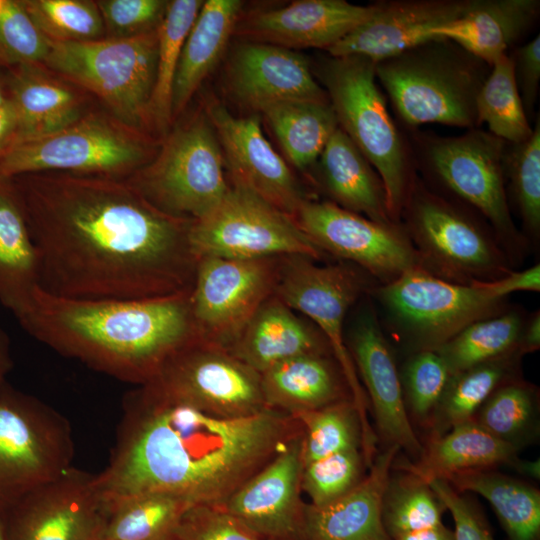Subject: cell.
<instances>
[{"label":"cell","mask_w":540,"mask_h":540,"mask_svg":"<svg viewBox=\"0 0 540 540\" xmlns=\"http://www.w3.org/2000/svg\"><path fill=\"white\" fill-rule=\"evenodd\" d=\"M478 126L485 123L488 132L506 143H519L532 133L520 98L513 63L506 54L490 67L476 97Z\"/></svg>","instance_id":"obj_39"},{"label":"cell","mask_w":540,"mask_h":540,"mask_svg":"<svg viewBox=\"0 0 540 540\" xmlns=\"http://www.w3.org/2000/svg\"><path fill=\"white\" fill-rule=\"evenodd\" d=\"M11 179L44 292L127 300L191 290L198 263L193 220L163 212L118 178L48 172Z\"/></svg>","instance_id":"obj_1"},{"label":"cell","mask_w":540,"mask_h":540,"mask_svg":"<svg viewBox=\"0 0 540 540\" xmlns=\"http://www.w3.org/2000/svg\"><path fill=\"white\" fill-rule=\"evenodd\" d=\"M2 505H0V540H5L4 522L2 517Z\"/></svg>","instance_id":"obj_60"},{"label":"cell","mask_w":540,"mask_h":540,"mask_svg":"<svg viewBox=\"0 0 540 540\" xmlns=\"http://www.w3.org/2000/svg\"><path fill=\"white\" fill-rule=\"evenodd\" d=\"M417 140L422 162L434 179L490 223L511 262L520 258L526 238L509 208L503 171L506 142L479 127L458 136L422 135Z\"/></svg>","instance_id":"obj_10"},{"label":"cell","mask_w":540,"mask_h":540,"mask_svg":"<svg viewBox=\"0 0 540 540\" xmlns=\"http://www.w3.org/2000/svg\"><path fill=\"white\" fill-rule=\"evenodd\" d=\"M40 288L36 246L11 178L0 177V303L20 319Z\"/></svg>","instance_id":"obj_30"},{"label":"cell","mask_w":540,"mask_h":540,"mask_svg":"<svg viewBox=\"0 0 540 540\" xmlns=\"http://www.w3.org/2000/svg\"><path fill=\"white\" fill-rule=\"evenodd\" d=\"M13 368L10 340L0 324V389L7 383V376Z\"/></svg>","instance_id":"obj_57"},{"label":"cell","mask_w":540,"mask_h":540,"mask_svg":"<svg viewBox=\"0 0 540 540\" xmlns=\"http://www.w3.org/2000/svg\"><path fill=\"white\" fill-rule=\"evenodd\" d=\"M526 319L520 310L507 309L469 324L434 351L443 359L450 375L514 353L520 354L519 342Z\"/></svg>","instance_id":"obj_38"},{"label":"cell","mask_w":540,"mask_h":540,"mask_svg":"<svg viewBox=\"0 0 540 540\" xmlns=\"http://www.w3.org/2000/svg\"><path fill=\"white\" fill-rule=\"evenodd\" d=\"M204 1L174 0L168 2L165 14L157 27L158 48L154 89L149 117L160 128L172 120V89L186 37Z\"/></svg>","instance_id":"obj_40"},{"label":"cell","mask_w":540,"mask_h":540,"mask_svg":"<svg viewBox=\"0 0 540 540\" xmlns=\"http://www.w3.org/2000/svg\"><path fill=\"white\" fill-rule=\"evenodd\" d=\"M190 292L146 299L83 300L54 296L39 288L18 322L59 354L141 386L176 353L200 340Z\"/></svg>","instance_id":"obj_3"},{"label":"cell","mask_w":540,"mask_h":540,"mask_svg":"<svg viewBox=\"0 0 540 540\" xmlns=\"http://www.w3.org/2000/svg\"><path fill=\"white\" fill-rule=\"evenodd\" d=\"M169 540H263L220 505H194Z\"/></svg>","instance_id":"obj_49"},{"label":"cell","mask_w":540,"mask_h":540,"mask_svg":"<svg viewBox=\"0 0 540 540\" xmlns=\"http://www.w3.org/2000/svg\"><path fill=\"white\" fill-rule=\"evenodd\" d=\"M539 9V0H473L464 15L433 35L491 67L533 26Z\"/></svg>","instance_id":"obj_27"},{"label":"cell","mask_w":540,"mask_h":540,"mask_svg":"<svg viewBox=\"0 0 540 540\" xmlns=\"http://www.w3.org/2000/svg\"><path fill=\"white\" fill-rule=\"evenodd\" d=\"M536 390L517 378L499 386L473 420L494 437L521 448L536 431Z\"/></svg>","instance_id":"obj_41"},{"label":"cell","mask_w":540,"mask_h":540,"mask_svg":"<svg viewBox=\"0 0 540 540\" xmlns=\"http://www.w3.org/2000/svg\"><path fill=\"white\" fill-rule=\"evenodd\" d=\"M500 298L519 291H540V265L534 264L521 271H510L504 276L487 282H478Z\"/></svg>","instance_id":"obj_53"},{"label":"cell","mask_w":540,"mask_h":540,"mask_svg":"<svg viewBox=\"0 0 540 540\" xmlns=\"http://www.w3.org/2000/svg\"><path fill=\"white\" fill-rule=\"evenodd\" d=\"M107 38H126L158 27L168 2L162 0L97 1Z\"/></svg>","instance_id":"obj_50"},{"label":"cell","mask_w":540,"mask_h":540,"mask_svg":"<svg viewBox=\"0 0 540 540\" xmlns=\"http://www.w3.org/2000/svg\"><path fill=\"white\" fill-rule=\"evenodd\" d=\"M206 115L217 135L231 184L249 190L293 218L308 198L265 138L259 118L234 116L215 101L207 105Z\"/></svg>","instance_id":"obj_20"},{"label":"cell","mask_w":540,"mask_h":540,"mask_svg":"<svg viewBox=\"0 0 540 540\" xmlns=\"http://www.w3.org/2000/svg\"><path fill=\"white\" fill-rule=\"evenodd\" d=\"M1 505V504H0Z\"/></svg>","instance_id":"obj_61"},{"label":"cell","mask_w":540,"mask_h":540,"mask_svg":"<svg viewBox=\"0 0 540 540\" xmlns=\"http://www.w3.org/2000/svg\"><path fill=\"white\" fill-rule=\"evenodd\" d=\"M224 164L212 124L198 116L173 131L157 157L128 181L163 212L197 220L230 189Z\"/></svg>","instance_id":"obj_11"},{"label":"cell","mask_w":540,"mask_h":540,"mask_svg":"<svg viewBox=\"0 0 540 540\" xmlns=\"http://www.w3.org/2000/svg\"><path fill=\"white\" fill-rule=\"evenodd\" d=\"M17 132V112L10 99H8L0 106V155L15 143Z\"/></svg>","instance_id":"obj_54"},{"label":"cell","mask_w":540,"mask_h":540,"mask_svg":"<svg viewBox=\"0 0 540 540\" xmlns=\"http://www.w3.org/2000/svg\"><path fill=\"white\" fill-rule=\"evenodd\" d=\"M141 386L221 418H245L270 409L260 374L229 350L201 340L176 353Z\"/></svg>","instance_id":"obj_15"},{"label":"cell","mask_w":540,"mask_h":540,"mask_svg":"<svg viewBox=\"0 0 540 540\" xmlns=\"http://www.w3.org/2000/svg\"><path fill=\"white\" fill-rule=\"evenodd\" d=\"M521 357L514 353L451 374L429 421L431 438L473 420L499 386L516 378Z\"/></svg>","instance_id":"obj_37"},{"label":"cell","mask_w":540,"mask_h":540,"mask_svg":"<svg viewBox=\"0 0 540 540\" xmlns=\"http://www.w3.org/2000/svg\"><path fill=\"white\" fill-rule=\"evenodd\" d=\"M266 120L293 166L307 170L317 163L339 127L330 102L289 101L263 107Z\"/></svg>","instance_id":"obj_36"},{"label":"cell","mask_w":540,"mask_h":540,"mask_svg":"<svg viewBox=\"0 0 540 540\" xmlns=\"http://www.w3.org/2000/svg\"><path fill=\"white\" fill-rule=\"evenodd\" d=\"M8 92L6 84L0 75V106L3 105L8 100Z\"/></svg>","instance_id":"obj_59"},{"label":"cell","mask_w":540,"mask_h":540,"mask_svg":"<svg viewBox=\"0 0 540 540\" xmlns=\"http://www.w3.org/2000/svg\"><path fill=\"white\" fill-rule=\"evenodd\" d=\"M540 347V311L537 310L527 317L520 342L519 352L524 354L535 352Z\"/></svg>","instance_id":"obj_55"},{"label":"cell","mask_w":540,"mask_h":540,"mask_svg":"<svg viewBox=\"0 0 540 540\" xmlns=\"http://www.w3.org/2000/svg\"><path fill=\"white\" fill-rule=\"evenodd\" d=\"M228 84L232 94L256 111L280 102H329L309 62L291 49L246 41L234 51Z\"/></svg>","instance_id":"obj_24"},{"label":"cell","mask_w":540,"mask_h":540,"mask_svg":"<svg viewBox=\"0 0 540 540\" xmlns=\"http://www.w3.org/2000/svg\"><path fill=\"white\" fill-rule=\"evenodd\" d=\"M376 8L345 0H299L273 10L252 13L238 20L233 34L250 42L287 49L327 51L367 21Z\"/></svg>","instance_id":"obj_23"},{"label":"cell","mask_w":540,"mask_h":540,"mask_svg":"<svg viewBox=\"0 0 540 540\" xmlns=\"http://www.w3.org/2000/svg\"><path fill=\"white\" fill-rule=\"evenodd\" d=\"M504 178L522 221L526 237L540 235V117L537 114L531 135L519 143H506Z\"/></svg>","instance_id":"obj_43"},{"label":"cell","mask_w":540,"mask_h":540,"mask_svg":"<svg viewBox=\"0 0 540 540\" xmlns=\"http://www.w3.org/2000/svg\"><path fill=\"white\" fill-rule=\"evenodd\" d=\"M157 48V28L126 38L50 42L44 63L95 93L134 128L149 117Z\"/></svg>","instance_id":"obj_8"},{"label":"cell","mask_w":540,"mask_h":540,"mask_svg":"<svg viewBox=\"0 0 540 540\" xmlns=\"http://www.w3.org/2000/svg\"><path fill=\"white\" fill-rule=\"evenodd\" d=\"M6 87L18 117L15 143L52 134L80 119L75 95L35 65L10 67Z\"/></svg>","instance_id":"obj_33"},{"label":"cell","mask_w":540,"mask_h":540,"mask_svg":"<svg viewBox=\"0 0 540 540\" xmlns=\"http://www.w3.org/2000/svg\"><path fill=\"white\" fill-rule=\"evenodd\" d=\"M268 408L292 417L351 399L345 377L332 354H306L260 374Z\"/></svg>","instance_id":"obj_28"},{"label":"cell","mask_w":540,"mask_h":540,"mask_svg":"<svg viewBox=\"0 0 540 540\" xmlns=\"http://www.w3.org/2000/svg\"><path fill=\"white\" fill-rule=\"evenodd\" d=\"M228 350L259 374L301 355L332 354L322 332L274 294L258 308Z\"/></svg>","instance_id":"obj_26"},{"label":"cell","mask_w":540,"mask_h":540,"mask_svg":"<svg viewBox=\"0 0 540 540\" xmlns=\"http://www.w3.org/2000/svg\"><path fill=\"white\" fill-rule=\"evenodd\" d=\"M444 511L445 505L426 482L409 473L390 476L383 498L382 519L392 539L443 524Z\"/></svg>","instance_id":"obj_44"},{"label":"cell","mask_w":540,"mask_h":540,"mask_svg":"<svg viewBox=\"0 0 540 540\" xmlns=\"http://www.w3.org/2000/svg\"><path fill=\"white\" fill-rule=\"evenodd\" d=\"M489 71V65L441 38L375 63L377 81L408 127L478 128L476 97Z\"/></svg>","instance_id":"obj_4"},{"label":"cell","mask_w":540,"mask_h":540,"mask_svg":"<svg viewBox=\"0 0 540 540\" xmlns=\"http://www.w3.org/2000/svg\"><path fill=\"white\" fill-rule=\"evenodd\" d=\"M473 0H392L376 2L372 16L327 52L377 63L429 41L433 32L466 13Z\"/></svg>","instance_id":"obj_22"},{"label":"cell","mask_w":540,"mask_h":540,"mask_svg":"<svg viewBox=\"0 0 540 540\" xmlns=\"http://www.w3.org/2000/svg\"><path fill=\"white\" fill-rule=\"evenodd\" d=\"M190 242L198 259L302 255L320 262L327 258L292 217L231 183L227 194L211 211L192 221Z\"/></svg>","instance_id":"obj_13"},{"label":"cell","mask_w":540,"mask_h":540,"mask_svg":"<svg viewBox=\"0 0 540 540\" xmlns=\"http://www.w3.org/2000/svg\"><path fill=\"white\" fill-rule=\"evenodd\" d=\"M450 372L434 350L413 352L400 376L407 410L420 422L429 423Z\"/></svg>","instance_id":"obj_47"},{"label":"cell","mask_w":540,"mask_h":540,"mask_svg":"<svg viewBox=\"0 0 540 540\" xmlns=\"http://www.w3.org/2000/svg\"><path fill=\"white\" fill-rule=\"evenodd\" d=\"M301 433L299 421L279 410L221 418L138 386L125 396L97 487L104 505L152 491L222 505Z\"/></svg>","instance_id":"obj_2"},{"label":"cell","mask_w":540,"mask_h":540,"mask_svg":"<svg viewBox=\"0 0 540 540\" xmlns=\"http://www.w3.org/2000/svg\"><path fill=\"white\" fill-rule=\"evenodd\" d=\"M400 222L420 267L436 277L470 285L498 279L512 270L509 256L494 235L416 176Z\"/></svg>","instance_id":"obj_6"},{"label":"cell","mask_w":540,"mask_h":540,"mask_svg":"<svg viewBox=\"0 0 540 540\" xmlns=\"http://www.w3.org/2000/svg\"><path fill=\"white\" fill-rule=\"evenodd\" d=\"M367 468L361 448L339 451L303 465L302 492L313 506L327 505L354 489Z\"/></svg>","instance_id":"obj_46"},{"label":"cell","mask_w":540,"mask_h":540,"mask_svg":"<svg viewBox=\"0 0 540 540\" xmlns=\"http://www.w3.org/2000/svg\"><path fill=\"white\" fill-rule=\"evenodd\" d=\"M302 433L220 505L263 540H305Z\"/></svg>","instance_id":"obj_19"},{"label":"cell","mask_w":540,"mask_h":540,"mask_svg":"<svg viewBox=\"0 0 540 540\" xmlns=\"http://www.w3.org/2000/svg\"><path fill=\"white\" fill-rule=\"evenodd\" d=\"M317 162L321 182L333 203L373 221L396 223L389 214L380 176L340 127Z\"/></svg>","instance_id":"obj_31"},{"label":"cell","mask_w":540,"mask_h":540,"mask_svg":"<svg viewBox=\"0 0 540 540\" xmlns=\"http://www.w3.org/2000/svg\"><path fill=\"white\" fill-rule=\"evenodd\" d=\"M395 335L416 351L436 350L469 324L507 310L478 282L463 285L414 268L371 291Z\"/></svg>","instance_id":"obj_9"},{"label":"cell","mask_w":540,"mask_h":540,"mask_svg":"<svg viewBox=\"0 0 540 540\" xmlns=\"http://www.w3.org/2000/svg\"><path fill=\"white\" fill-rule=\"evenodd\" d=\"M400 448L376 454L369 473L350 492L321 507L305 510V540H393L382 519L384 494Z\"/></svg>","instance_id":"obj_25"},{"label":"cell","mask_w":540,"mask_h":540,"mask_svg":"<svg viewBox=\"0 0 540 540\" xmlns=\"http://www.w3.org/2000/svg\"><path fill=\"white\" fill-rule=\"evenodd\" d=\"M427 484L451 513L455 540H494L480 513L448 482L434 479Z\"/></svg>","instance_id":"obj_51"},{"label":"cell","mask_w":540,"mask_h":540,"mask_svg":"<svg viewBox=\"0 0 540 540\" xmlns=\"http://www.w3.org/2000/svg\"><path fill=\"white\" fill-rule=\"evenodd\" d=\"M456 491L485 498L511 540H537L540 534V492L530 484L492 471H470L445 480Z\"/></svg>","instance_id":"obj_34"},{"label":"cell","mask_w":540,"mask_h":540,"mask_svg":"<svg viewBox=\"0 0 540 540\" xmlns=\"http://www.w3.org/2000/svg\"><path fill=\"white\" fill-rule=\"evenodd\" d=\"M393 540H455L454 533L444 524L400 534Z\"/></svg>","instance_id":"obj_56"},{"label":"cell","mask_w":540,"mask_h":540,"mask_svg":"<svg viewBox=\"0 0 540 540\" xmlns=\"http://www.w3.org/2000/svg\"><path fill=\"white\" fill-rule=\"evenodd\" d=\"M50 41L40 32L19 0H0V65L44 62Z\"/></svg>","instance_id":"obj_48"},{"label":"cell","mask_w":540,"mask_h":540,"mask_svg":"<svg viewBox=\"0 0 540 540\" xmlns=\"http://www.w3.org/2000/svg\"><path fill=\"white\" fill-rule=\"evenodd\" d=\"M321 80L338 125L380 176L392 220L401 212L416 174L407 142L394 123L375 74V63L358 56L331 57Z\"/></svg>","instance_id":"obj_5"},{"label":"cell","mask_w":540,"mask_h":540,"mask_svg":"<svg viewBox=\"0 0 540 540\" xmlns=\"http://www.w3.org/2000/svg\"><path fill=\"white\" fill-rule=\"evenodd\" d=\"M73 454L65 417L8 383L0 389V504L64 474Z\"/></svg>","instance_id":"obj_12"},{"label":"cell","mask_w":540,"mask_h":540,"mask_svg":"<svg viewBox=\"0 0 540 540\" xmlns=\"http://www.w3.org/2000/svg\"><path fill=\"white\" fill-rule=\"evenodd\" d=\"M514 467L517 468L521 473L532 476L534 478H539V462L538 461L529 462V461L519 460Z\"/></svg>","instance_id":"obj_58"},{"label":"cell","mask_w":540,"mask_h":540,"mask_svg":"<svg viewBox=\"0 0 540 540\" xmlns=\"http://www.w3.org/2000/svg\"><path fill=\"white\" fill-rule=\"evenodd\" d=\"M282 257H201L190 292L201 341L229 349L258 308L274 294Z\"/></svg>","instance_id":"obj_16"},{"label":"cell","mask_w":540,"mask_h":540,"mask_svg":"<svg viewBox=\"0 0 540 540\" xmlns=\"http://www.w3.org/2000/svg\"><path fill=\"white\" fill-rule=\"evenodd\" d=\"M516 86L527 116L534 112L540 81V36L517 47L509 54Z\"/></svg>","instance_id":"obj_52"},{"label":"cell","mask_w":540,"mask_h":540,"mask_svg":"<svg viewBox=\"0 0 540 540\" xmlns=\"http://www.w3.org/2000/svg\"><path fill=\"white\" fill-rule=\"evenodd\" d=\"M293 220L307 238L331 255L366 271L380 284L421 268L401 223H381L330 201L307 199Z\"/></svg>","instance_id":"obj_17"},{"label":"cell","mask_w":540,"mask_h":540,"mask_svg":"<svg viewBox=\"0 0 540 540\" xmlns=\"http://www.w3.org/2000/svg\"><path fill=\"white\" fill-rule=\"evenodd\" d=\"M345 342L357 373L367 390L379 432L390 445L418 459L423 446L409 420L400 374L375 311L364 306Z\"/></svg>","instance_id":"obj_21"},{"label":"cell","mask_w":540,"mask_h":540,"mask_svg":"<svg viewBox=\"0 0 540 540\" xmlns=\"http://www.w3.org/2000/svg\"><path fill=\"white\" fill-rule=\"evenodd\" d=\"M40 32L50 42L101 39L105 28L97 3L86 0H21Z\"/></svg>","instance_id":"obj_45"},{"label":"cell","mask_w":540,"mask_h":540,"mask_svg":"<svg viewBox=\"0 0 540 540\" xmlns=\"http://www.w3.org/2000/svg\"><path fill=\"white\" fill-rule=\"evenodd\" d=\"M1 510L5 540H98L106 518L96 475L73 467Z\"/></svg>","instance_id":"obj_18"},{"label":"cell","mask_w":540,"mask_h":540,"mask_svg":"<svg viewBox=\"0 0 540 540\" xmlns=\"http://www.w3.org/2000/svg\"><path fill=\"white\" fill-rule=\"evenodd\" d=\"M147 145L99 118L79 119L52 134L14 143L0 155V177L69 173L117 178L147 162Z\"/></svg>","instance_id":"obj_14"},{"label":"cell","mask_w":540,"mask_h":540,"mask_svg":"<svg viewBox=\"0 0 540 540\" xmlns=\"http://www.w3.org/2000/svg\"><path fill=\"white\" fill-rule=\"evenodd\" d=\"M518 451L519 448L499 440L471 420L430 438L418 459L401 462L399 468L428 483L503 464L515 466Z\"/></svg>","instance_id":"obj_29"},{"label":"cell","mask_w":540,"mask_h":540,"mask_svg":"<svg viewBox=\"0 0 540 540\" xmlns=\"http://www.w3.org/2000/svg\"><path fill=\"white\" fill-rule=\"evenodd\" d=\"M294 418L303 431V465L346 449H362L360 418L351 399L303 412Z\"/></svg>","instance_id":"obj_42"},{"label":"cell","mask_w":540,"mask_h":540,"mask_svg":"<svg viewBox=\"0 0 540 540\" xmlns=\"http://www.w3.org/2000/svg\"><path fill=\"white\" fill-rule=\"evenodd\" d=\"M195 504L169 492L134 494L104 505L106 518L98 540H169Z\"/></svg>","instance_id":"obj_35"},{"label":"cell","mask_w":540,"mask_h":540,"mask_svg":"<svg viewBox=\"0 0 540 540\" xmlns=\"http://www.w3.org/2000/svg\"><path fill=\"white\" fill-rule=\"evenodd\" d=\"M242 6L239 0L203 2L182 48L172 89V118L184 110L219 61Z\"/></svg>","instance_id":"obj_32"},{"label":"cell","mask_w":540,"mask_h":540,"mask_svg":"<svg viewBox=\"0 0 540 540\" xmlns=\"http://www.w3.org/2000/svg\"><path fill=\"white\" fill-rule=\"evenodd\" d=\"M376 281L354 264H319L302 255L283 256L274 295L312 322L326 337L349 387L360 418L362 450L376 453V435L367 415V396L345 342L344 324L351 307Z\"/></svg>","instance_id":"obj_7"}]
</instances>
